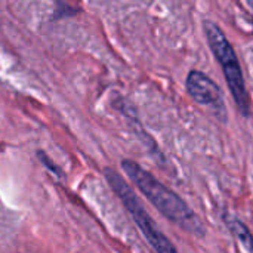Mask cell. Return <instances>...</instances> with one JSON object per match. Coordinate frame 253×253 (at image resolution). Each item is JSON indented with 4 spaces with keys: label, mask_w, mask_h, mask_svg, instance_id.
<instances>
[{
    "label": "cell",
    "mask_w": 253,
    "mask_h": 253,
    "mask_svg": "<svg viewBox=\"0 0 253 253\" xmlns=\"http://www.w3.org/2000/svg\"><path fill=\"white\" fill-rule=\"evenodd\" d=\"M203 30H205L208 44H209L213 56L216 58L218 64L222 68L225 82L230 87V92L233 95V99H234L239 111L245 117H249L251 116L249 93L246 89L243 70L240 67V61H239V56H237L234 47L231 46L225 33L216 22H213L211 19H205Z\"/></svg>",
    "instance_id": "7a4b0ae2"
},
{
    "label": "cell",
    "mask_w": 253,
    "mask_h": 253,
    "mask_svg": "<svg viewBox=\"0 0 253 253\" xmlns=\"http://www.w3.org/2000/svg\"><path fill=\"white\" fill-rule=\"evenodd\" d=\"M224 222L228 227L230 233L236 237V240L240 243V246L246 251V252L253 253V236L251 234L249 228L236 216L231 215H224Z\"/></svg>",
    "instance_id": "5b68a950"
},
{
    "label": "cell",
    "mask_w": 253,
    "mask_h": 253,
    "mask_svg": "<svg viewBox=\"0 0 253 253\" xmlns=\"http://www.w3.org/2000/svg\"><path fill=\"white\" fill-rule=\"evenodd\" d=\"M105 178L110 182L114 193L119 196L122 203L125 205L126 211L130 213L133 222L138 225L150 246L160 253H175L176 248L170 243V240L160 231L157 224L153 221V218L148 215L145 208L142 206L141 200L136 197L133 190L127 185V182L113 169H105Z\"/></svg>",
    "instance_id": "3957f363"
},
{
    "label": "cell",
    "mask_w": 253,
    "mask_h": 253,
    "mask_svg": "<svg viewBox=\"0 0 253 253\" xmlns=\"http://www.w3.org/2000/svg\"><path fill=\"white\" fill-rule=\"evenodd\" d=\"M188 95L202 107L208 108L219 122L227 123L228 113L221 87L203 71L191 70L185 79Z\"/></svg>",
    "instance_id": "277c9868"
},
{
    "label": "cell",
    "mask_w": 253,
    "mask_h": 253,
    "mask_svg": "<svg viewBox=\"0 0 253 253\" xmlns=\"http://www.w3.org/2000/svg\"><path fill=\"white\" fill-rule=\"evenodd\" d=\"M248 3H249V6L252 7V10H253V0H248Z\"/></svg>",
    "instance_id": "52a82bcc"
},
{
    "label": "cell",
    "mask_w": 253,
    "mask_h": 253,
    "mask_svg": "<svg viewBox=\"0 0 253 253\" xmlns=\"http://www.w3.org/2000/svg\"><path fill=\"white\" fill-rule=\"evenodd\" d=\"M37 156L40 157V162L44 165V168H46L50 173H53V175H55V176H58V178H59V176L62 178V172H61V169H59L56 165H53V163H52V160H50L46 154H43L42 151H39V153H37Z\"/></svg>",
    "instance_id": "8992f818"
},
{
    "label": "cell",
    "mask_w": 253,
    "mask_h": 253,
    "mask_svg": "<svg viewBox=\"0 0 253 253\" xmlns=\"http://www.w3.org/2000/svg\"><path fill=\"white\" fill-rule=\"evenodd\" d=\"M122 169L166 219L194 237L206 236L205 224L200 221L196 212L175 191L160 182L153 173L132 160H123Z\"/></svg>",
    "instance_id": "6da1fadb"
}]
</instances>
